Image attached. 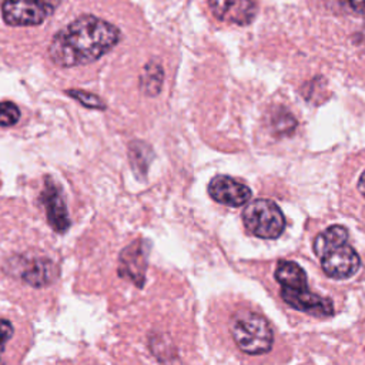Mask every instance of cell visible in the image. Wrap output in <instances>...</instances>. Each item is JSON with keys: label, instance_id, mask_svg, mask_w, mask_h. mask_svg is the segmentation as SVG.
I'll return each mask as SVG.
<instances>
[{"label": "cell", "instance_id": "9a60e30c", "mask_svg": "<svg viewBox=\"0 0 365 365\" xmlns=\"http://www.w3.org/2000/svg\"><path fill=\"white\" fill-rule=\"evenodd\" d=\"M67 96L76 98L77 101H80L83 106L86 107H90V108H98V110H103L106 108V104L104 101H101L96 94H91V93H87V91H83V90H67L66 91Z\"/></svg>", "mask_w": 365, "mask_h": 365}, {"label": "cell", "instance_id": "30bf717a", "mask_svg": "<svg viewBox=\"0 0 365 365\" xmlns=\"http://www.w3.org/2000/svg\"><path fill=\"white\" fill-rule=\"evenodd\" d=\"M208 6L218 20L240 26L250 24L257 14L252 0H208Z\"/></svg>", "mask_w": 365, "mask_h": 365}, {"label": "cell", "instance_id": "9c48e42d", "mask_svg": "<svg viewBox=\"0 0 365 365\" xmlns=\"http://www.w3.org/2000/svg\"><path fill=\"white\" fill-rule=\"evenodd\" d=\"M147 251L148 247L144 245V241L137 240L124 248L120 254L118 274L124 278H128L138 287H143L145 278Z\"/></svg>", "mask_w": 365, "mask_h": 365}, {"label": "cell", "instance_id": "5b68a950", "mask_svg": "<svg viewBox=\"0 0 365 365\" xmlns=\"http://www.w3.org/2000/svg\"><path fill=\"white\" fill-rule=\"evenodd\" d=\"M241 217L247 231L259 238L274 240L285 230V217L281 208L268 198L251 201L244 208Z\"/></svg>", "mask_w": 365, "mask_h": 365}, {"label": "cell", "instance_id": "d6986e66", "mask_svg": "<svg viewBox=\"0 0 365 365\" xmlns=\"http://www.w3.org/2000/svg\"><path fill=\"white\" fill-rule=\"evenodd\" d=\"M358 190H359V192L365 197V170H364L362 174L359 175V180H358Z\"/></svg>", "mask_w": 365, "mask_h": 365}, {"label": "cell", "instance_id": "6da1fadb", "mask_svg": "<svg viewBox=\"0 0 365 365\" xmlns=\"http://www.w3.org/2000/svg\"><path fill=\"white\" fill-rule=\"evenodd\" d=\"M120 40V30L91 14L80 16L56 33L48 56L60 67H74L96 61Z\"/></svg>", "mask_w": 365, "mask_h": 365}, {"label": "cell", "instance_id": "8fae6325", "mask_svg": "<svg viewBox=\"0 0 365 365\" xmlns=\"http://www.w3.org/2000/svg\"><path fill=\"white\" fill-rule=\"evenodd\" d=\"M56 275H57V268L53 264V261L47 258H34L26 262L21 271L23 281L34 288H43L51 284Z\"/></svg>", "mask_w": 365, "mask_h": 365}, {"label": "cell", "instance_id": "3957f363", "mask_svg": "<svg viewBox=\"0 0 365 365\" xmlns=\"http://www.w3.org/2000/svg\"><path fill=\"white\" fill-rule=\"evenodd\" d=\"M314 252L319 258L325 275L346 279L361 267L358 252L348 244V231L342 225H331L314 240Z\"/></svg>", "mask_w": 365, "mask_h": 365}, {"label": "cell", "instance_id": "7c38bea8", "mask_svg": "<svg viewBox=\"0 0 365 365\" xmlns=\"http://www.w3.org/2000/svg\"><path fill=\"white\" fill-rule=\"evenodd\" d=\"M163 78H164L163 67L154 61L148 63L144 67V73L141 76V90L147 96L158 94L163 86Z\"/></svg>", "mask_w": 365, "mask_h": 365}, {"label": "cell", "instance_id": "52a82bcc", "mask_svg": "<svg viewBox=\"0 0 365 365\" xmlns=\"http://www.w3.org/2000/svg\"><path fill=\"white\" fill-rule=\"evenodd\" d=\"M210 197L228 207H241L251 200V190L244 182L230 175H215L208 184Z\"/></svg>", "mask_w": 365, "mask_h": 365}, {"label": "cell", "instance_id": "4fadbf2b", "mask_svg": "<svg viewBox=\"0 0 365 365\" xmlns=\"http://www.w3.org/2000/svg\"><path fill=\"white\" fill-rule=\"evenodd\" d=\"M153 153L148 145L140 141H134L130 145V163L133 165V170L137 175L144 177L148 168V164L151 161Z\"/></svg>", "mask_w": 365, "mask_h": 365}, {"label": "cell", "instance_id": "2e32d148", "mask_svg": "<svg viewBox=\"0 0 365 365\" xmlns=\"http://www.w3.org/2000/svg\"><path fill=\"white\" fill-rule=\"evenodd\" d=\"M272 125H274L277 133H279V134H289V133L294 131V128L297 125V121H295V118L289 113L279 110L274 115Z\"/></svg>", "mask_w": 365, "mask_h": 365}, {"label": "cell", "instance_id": "e0dca14e", "mask_svg": "<svg viewBox=\"0 0 365 365\" xmlns=\"http://www.w3.org/2000/svg\"><path fill=\"white\" fill-rule=\"evenodd\" d=\"M13 335V325L10 321L7 319H0V356L4 352V348L7 345V342L10 341Z\"/></svg>", "mask_w": 365, "mask_h": 365}, {"label": "cell", "instance_id": "277c9868", "mask_svg": "<svg viewBox=\"0 0 365 365\" xmlns=\"http://www.w3.org/2000/svg\"><path fill=\"white\" fill-rule=\"evenodd\" d=\"M230 329L237 346L248 355H262L272 348L271 325L257 312L238 311L231 319Z\"/></svg>", "mask_w": 365, "mask_h": 365}, {"label": "cell", "instance_id": "5bb4252c", "mask_svg": "<svg viewBox=\"0 0 365 365\" xmlns=\"http://www.w3.org/2000/svg\"><path fill=\"white\" fill-rule=\"evenodd\" d=\"M20 118L19 107L11 101H1L0 103V125L10 127L14 125Z\"/></svg>", "mask_w": 365, "mask_h": 365}, {"label": "cell", "instance_id": "ac0fdd59", "mask_svg": "<svg viewBox=\"0 0 365 365\" xmlns=\"http://www.w3.org/2000/svg\"><path fill=\"white\" fill-rule=\"evenodd\" d=\"M352 10H356L358 13H365V0H341Z\"/></svg>", "mask_w": 365, "mask_h": 365}, {"label": "cell", "instance_id": "8992f818", "mask_svg": "<svg viewBox=\"0 0 365 365\" xmlns=\"http://www.w3.org/2000/svg\"><path fill=\"white\" fill-rule=\"evenodd\" d=\"M60 0H4L1 14L10 26H37L58 6Z\"/></svg>", "mask_w": 365, "mask_h": 365}, {"label": "cell", "instance_id": "7a4b0ae2", "mask_svg": "<svg viewBox=\"0 0 365 365\" xmlns=\"http://www.w3.org/2000/svg\"><path fill=\"white\" fill-rule=\"evenodd\" d=\"M274 277L279 284L281 298L291 308L315 317H331L334 314L332 301L308 288L307 274L295 261L281 259Z\"/></svg>", "mask_w": 365, "mask_h": 365}, {"label": "cell", "instance_id": "ba28073f", "mask_svg": "<svg viewBox=\"0 0 365 365\" xmlns=\"http://www.w3.org/2000/svg\"><path fill=\"white\" fill-rule=\"evenodd\" d=\"M40 200L44 204L46 217L50 227L56 232L64 234L70 227V218L67 214V207L63 200L61 191L57 187V184L53 182V180L46 178L44 190L40 195Z\"/></svg>", "mask_w": 365, "mask_h": 365}]
</instances>
